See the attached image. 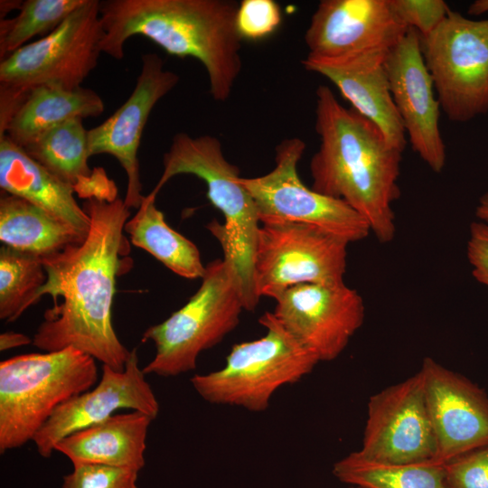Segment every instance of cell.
Returning a JSON list of instances; mask_svg holds the SVG:
<instances>
[{
  "mask_svg": "<svg viewBox=\"0 0 488 488\" xmlns=\"http://www.w3.org/2000/svg\"><path fill=\"white\" fill-rule=\"evenodd\" d=\"M82 208L90 227L80 244L42 258L47 280L38 297L49 295L53 306L33 337L44 352L74 347L122 371L130 356L112 324L116 278L128 244L123 235L130 211L124 200L89 198Z\"/></svg>",
  "mask_w": 488,
  "mask_h": 488,
  "instance_id": "6da1fadb",
  "label": "cell"
},
{
  "mask_svg": "<svg viewBox=\"0 0 488 488\" xmlns=\"http://www.w3.org/2000/svg\"><path fill=\"white\" fill-rule=\"evenodd\" d=\"M315 95L320 145L310 162L311 188L345 202L380 243L390 242L396 234L392 206L400 194L403 152L374 123L343 107L328 86L320 85Z\"/></svg>",
  "mask_w": 488,
  "mask_h": 488,
  "instance_id": "7a4b0ae2",
  "label": "cell"
},
{
  "mask_svg": "<svg viewBox=\"0 0 488 488\" xmlns=\"http://www.w3.org/2000/svg\"><path fill=\"white\" fill-rule=\"evenodd\" d=\"M238 7L228 0L100 1L101 51L121 60L125 42L142 35L170 55L201 61L211 97L225 101L242 68Z\"/></svg>",
  "mask_w": 488,
  "mask_h": 488,
  "instance_id": "3957f363",
  "label": "cell"
},
{
  "mask_svg": "<svg viewBox=\"0 0 488 488\" xmlns=\"http://www.w3.org/2000/svg\"><path fill=\"white\" fill-rule=\"evenodd\" d=\"M163 173L153 191L156 197L163 186L178 174H192L202 180L207 197L224 217L207 229L221 245L224 259L230 263L239 279L245 310L254 311L259 299L253 279V261L259 219L255 202L239 182V170L224 156L221 141L211 135L192 137L177 133L163 156Z\"/></svg>",
  "mask_w": 488,
  "mask_h": 488,
  "instance_id": "277c9868",
  "label": "cell"
},
{
  "mask_svg": "<svg viewBox=\"0 0 488 488\" xmlns=\"http://www.w3.org/2000/svg\"><path fill=\"white\" fill-rule=\"evenodd\" d=\"M96 360L74 348L0 362V453L33 441L54 410L92 388Z\"/></svg>",
  "mask_w": 488,
  "mask_h": 488,
  "instance_id": "5b68a950",
  "label": "cell"
},
{
  "mask_svg": "<svg viewBox=\"0 0 488 488\" xmlns=\"http://www.w3.org/2000/svg\"><path fill=\"white\" fill-rule=\"evenodd\" d=\"M196 293L164 322L148 327L142 342L155 353L145 374L174 377L196 368L197 358L233 331L245 310L241 285L233 266L215 259L205 267Z\"/></svg>",
  "mask_w": 488,
  "mask_h": 488,
  "instance_id": "8992f818",
  "label": "cell"
},
{
  "mask_svg": "<svg viewBox=\"0 0 488 488\" xmlns=\"http://www.w3.org/2000/svg\"><path fill=\"white\" fill-rule=\"evenodd\" d=\"M258 322L267 331L264 336L233 345L221 370L191 379L204 400L264 411L280 387L296 383L320 361L273 313L266 312Z\"/></svg>",
  "mask_w": 488,
  "mask_h": 488,
  "instance_id": "52a82bcc",
  "label": "cell"
},
{
  "mask_svg": "<svg viewBox=\"0 0 488 488\" xmlns=\"http://www.w3.org/2000/svg\"><path fill=\"white\" fill-rule=\"evenodd\" d=\"M100 1L85 0L55 30L0 62V86L28 94L39 86L76 89L97 67L105 33Z\"/></svg>",
  "mask_w": 488,
  "mask_h": 488,
  "instance_id": "ba28073f",
  "label": "cell"
},
{
  "mask_svg": "<svg viewBox=\"0 0 488 488\" xmlns=\"http://www.w3.org/2000/svg\"><path fill=\"white\" fill-rule=\"evenodd\" d=\"M305 149L298 137L282 140L276 147L275 167L267 174L239 182L253 198L261 224L302 223L333 235L348 244L369 236L365 219L340 199L308 188L297 164Z\"/></svg>",
  "mask_w": 488,
  "mask_h": 488,
  "instance_id": "9c48e42d",
  "label": "cell"
},
{
  "mask_svg": "<svg viewBox=\"0 0 488 488\" xmlns=\"http://www.w3.org/2000/svg\"><path fill=\"white\" fill-rule=\"evenodd\" d=\"M421 48L450 120L466 122L488 112V19L450 9L440 25L421 38Z\"/></svg>",
  "mask_w": 488,
  "mask_h": 488,
  "instance_id": "30bf717a",
  "label": "cell"
},
{
  "mask_svg": "<svg viewBox=\"0 0 488 488\" xmlns=\"http://www.w3.org/2000/svg\"><path fill=\"white\" fill-rule=\"evenodd\" d=\"M348 245L306 224H261L253 261L256 296L276 299L301 284L343 283Z\"/></svg>",
  "mask_w": 488,
  "mask_h": 488,
  "instance_id": "8fae6325",
  "label": "cell"
},
{
  "mask_svg": "<svg viewBox=\"0 0 488 488\" xmlns=\"http://www.w3.org/2000/svg\"><path fill=\"white\" fill-rule=\"evenodd\" d=\"M360 454L388 463L436 461L420 371L370 398Z\"/></svg>",
  "mask_w": 488,
  "mask_h": 488,
  "instance_id": "7c38bea8",
  "label": "cell"
},
{
  "mask_svg": "<svg viewBox=\"0 0 488 488\" xmlns=\"http://www.w3.org/2000/svg\"><path fill=\"white\" fill-rule=\"evenodd\" d=\"M275 300L276 318L320 361L336 359L364 321L361 296L344 282L294 286Z\"/></svg>",
  "mask_w": 488,
  "mask_h": 488,
  "instance_id": "4fadbf2b",
  "label": "cell"
},
{
  "mask_svg": "<svg viewBox=\"0 0 488 488\" xmlns=\"http://www.w3.org/2000/svg\"><path fill=\"white\" fill-rule=\"evenodd\" d=\"M385 67L393 102L413 150L433 172L440 173L446 159L439 128L441 107L415 29L408 28L391 48Z\"/></svg>",
  "mask_w": 488,
  "mask_h": 488,
  "instance_id": "5bb4252c",
  "label": "cell"
},
{
  "mask_svg": "<svg viewBox=\"0 0 488 488\" xmlns=\"http://www.w3.org/2000/svg\"><path fill=\"white\" fill-rule=\"evenodd\" d=\"M136 86L127 99L104 122L89 130L90 156H114L127 174L126 206L138 209L142 194L137 151L144 128L156 103L178 83L179 76L164 69L160 56L145 53Z\"/></svg>",
  "mask_w": 488,
  "mask_h": 488,
  "instance_id": "9a60e30c",
  "label": "cell"
},
{
  "mask_svg": "<svg viewBox=\"0 0 488 488\" xmlns=\"http://www.w3.org/2000/svg\"><path fill=\"white\" fill-rule=\"evenodd\" d=\"M388 0H323L305 33L307 56L340 60L389 52L407 33Z\"/></svg>",
  "mask_w": 488,
  "mask_h": 488,
  "instance_id": "2e32d148",
  "label": "cell"
},
{
  "mask_svg": "<svg viewBox=\"0 0 488 488\" xmlns=\"http://www.w3.org/2000/svg\"><path fill=\"white\" fill-rule=\"evenodd\" d=\"M145 375L138 366L136 348L124 371L103 364L98 385L59 406L36 433L33 441L40 455L50 457L61 439L108 419L121 408L137 410L155 419L159 403Z\"/></svg>",
  "mask_w": 488,
  "mask_h": 488,
  "instance_id": "e0dca14e",
  "label": "cell"
},
{
  "mask_svg": "<svg viewBox=\"0 0 488 488\" xmlns=\"http://www.w3.org/2000/svg\"><path fill=\"white\" fill-rule=\"evenodd\" d=\"M419 371L437 446L436 461L445 464L488 444L485 391L429 357L424 359Z\"/></svg>",
  "mask_w": 488,
  "mask_h": 488,
  "instance_id": "ac0fdd59",
  "label": "cell"
},
{
  "mask_svg": "<svg viewBox=\"0 0 488 488\" xmlns=\"http://www.w3.org/2000/svg\"><path fill=\"white\" fill-rule=\"evenodd\" d=\"M388 53L369 52L340 60L306 56L302 64L333 83L354 110L374 123L389 143L403 152L407 135L389 89L385 67Z\"/></svg>",
  "mask_w": 488,
  "mask_h": 488,
  "instance_id": "d6986e66",
  "label": "cell"
},
{
  "mask_svg": "<svg viewBox=\"0 0 488 488\" xmlns=\"http://www.w3.org/2000/svg\"><path fill=\"white\" fill-rule=\"evenodd\" d=\"M0 187L24 199L86 237L90 220L77 202L74 188L63 182L6 136L0 138Z\"/></svg>",
  "mask_w": 488,
  "mask_h": 488,
  "instance_id": "ffe728a7",
  "label": "cell"
},
{
  "mask_svg": "<svg viewBox=\"0 0 488 488\" xmlns=\"http://www.w3.org/2000/svg\"><path fill=\"white\" fill-rule=\"evenodd\" d=\"M154 420L132 410L76 431L54 446L72 464L90 463L140 471L145 465L148 427Z\"/></svg>",
  "mask_w": 488,
  "mask_h": 488,
  "instance_id": "44dd1931",
  "label": "cell"
},
{
  "mask_svg": "<svg viewBox=\"0 0 488 488\" xmlns=\"http://www.w3.org/2000/svg\"><path fill=\"white\" fill-rule=\"evenodd\" d=\"M104 108L101 97L91 89L80 87L69 90L39 86L28 93L9 121L3 136H6L14 144L23 147L46 131L68 120L98 117L103 113Z\"/></svg>",
  "mask_w": 488,
  "mask_h": 488,
  "instance_id": "7402d4cb",
  "label": "cell"
},
{
  "mask_svg": "<svg viewBox=\"0 0 488 488\" xmlns=\"http://www.w3.org/2000/svg\"><path fill=\"white\" fill-rule=\"evenodd\" d=\"M85 238L30 202L2 193L0 240L4 246L42 259L80 244Z\"/></svg>",
  "mask_w": 488,
  "mask_h": 488,
  "instance_id": "603a6c76",
  "label": "cell"
},
{
  "mask_svg": "<svg viewBox=\"0 0 488 488\" xmlns=\"http://www.w3.org/2000/svg\"><path fill=\"white\" fill-rule=\"evenodd\" d=\"M37 163L71 185L85 200L92 197L101 168L91 170L89 130L83 118L68 120L22 147Z\"/></svg>",
  "mask_w": 488,
  "mask_h": 488,
  "instance_id": "cb8c5ba5",
  "label": "cell"
},
{
  "mask_svg": "<svg viewBox=\"0 0 488 488\" xmlns=\"http://www.w3.org/2000/svg\"><path fill=\"white\" fill-rule=\"evenodd\" d=\"M155 198L145 196L136 213L124 228L131 243L159 260L174 274L187 278H202L205 266L196 245L171 228L164 214L155 206Z\"/></svg>",
  "mask_w": 488,
  "mask_h": 488,
  "instance_id": "d4e9b609",
  "label": "cell"
},
{
  "mask_svg": "<svg viewBox=\"0 0 488 488\" xmlns=\"http://www.w3.org/2000/svg\"><path fill=\"white\" fill-rule=\"evenodd\" d=\"M333 474L343 483L364 488H449L444 463L380 462L359 451L336 462Z\"/></svg>",
  "mask_w": 488,
  "mask_h": 488,
  "instance_id": "484cf974",
  "label": "cell"
},
{
  "mask_svg": "<svg viewBox=\"0 0 488 488\" xmlns=\"http://www.w3.org/2000/svg\"><path fill=\"white\" fill-rule=\"evenodd\" d=\"M42 259L6 246L0 249V318L16 321L37 304L38 294L46 283Z\"/></svg>",
  "mask_w": 488,
  "mask_h": 488,
  "instance_id": "4316f807",
  "label": "cell"
},
{
  "mask_svg": "<svg viewBox=\"0 0 488 488\" xmlns=\"http://www.w3.org/2000/svg\"><path fill=\"white\" fill-rule=\"evenodd\" d=\"M85 0H26L19 14L0 21L1 60L27 44L36 35L45 36L55 30Z\"/></svg>",
  "mask_w": 488,
  "mask_h": 488,
  "instance_id": "83f0119b",
  "label": "cell"
},
{
  "mask_svg": "<svg viewBox=\"0 0 488 488\" xmlns=\"http://www.w3.org/2000/svg\"><path fill=\"white\" fill-rule=\"evenodd\" d=\"M137 471L100 464L79 463L63 477L62 488H137Z\"/></svg>",
  "mask_w": 488,
  "mask_h": 488,
  "instance_id": "f1b7e54d",
  "label": "cell"
},
{
  "mask_svg": "<svg viewBox=\"0 0 488 488\" xmlns=\"http://www.w3.org/2000/svg\"><path fill=\"white\" fill-rule=\"evenodd\" d=\"M395 17L421 38L434 32L445 20L450 7L443 0H388Z\"/></svg>",
  "mask_w": 488,
  "mask_h": 488,
  "instance_id": "f546056e",
  "label": "cell"
},
{
  "mask_svg": "<svg viewBox=\"0 0 488 488\" xmlns=\"http://www.w3.org/2000/svg\"><path fill=\"white\" fill-rule=\"evenodd\" d=\"M281 19L280 7L274 0H243L239 4L236 24L242 39L258 40L271 34Z\"/></svg>",
  "mask_w": 488,
  "mask_h": 488,
  "instance_id": "4dcf8cb0",
  "label": "cell"
},
{
  "mask_svg": "<svg viewBox=\"0 0 488 488\" xmlns=\"http://www.w3.org/2000/svg\"><path fill=\"white\" fill-rule=\"evenodd\" d=\"M449 488H488V444L445 463Z\"/></svg>",
  "mask_w": 488,
  "mask_h": 488,
  "instance_id": "1f68e13d",
  "label": "cell"
},
{
  "mask_svg": "<svg viewBox=\"0 0 488 488\" xmlns=\"http://www.w3.org/2000/svg\"><path fill=\"white\" fill-rule=\"evenodd\" d=\"M466 254L474 277L488 287V223H471Z\"/></svg>",
  "mask_w": 488,
  "mask_h": 488,
  "instance_id": "d6a6232c",
  "label": "cell"
},
{
  "mask_svg": "<svg viewBox=\"0 0 488 488\" xmlns=\"http://www.w3.org/2000/svg\"><path fill=\"white\" fill-rule=\"evenodd\" d=\"M30 343H33V339L21 333L8 331L0 334L1 352L28 345Z\"/></svg>",
  "mask_w": 488,
  "mask_h": 488,
  "instance_id": "836d02e7",
  "label": "cell"
},
{
  "mask_svg": "<svg viewBox=\"0 0 488 488\" xmlns=\"http://www.w3.org/2000/svg\"><path fill=\"white\" fill-rule=\"evenodd\" d=\"M475 215L481 221L488 223V192L480 197Z\"/></svg>",
  "mask_w": 488,
  "mask_h": 488,
  "instance_id": "e575fe53",
  "label": "cell"
},
{
  "mask_svg": "<svg viewBox=\"0 0 488 488\" xmlns=\"http://www.w3.org/2000/svg\"><path fill=\"white\" fill-rule=\"evenodd\" d=\"M488 12V0H475L468 7V14L481 15Z\"/></svg>",
  "mask_w": 488,
  "mask_h": 488,
  "instance_id": "d590c367",
  "label": "cell"
},
{
  "mask_svg": "<svg viewBox=\"0 0 488 488\" xmlns=\"http://www.w3.org/2000/svg\"><path fill=\"white\" fill-rule=\"evenodd\" d=\"M23 1L13 0H1L0 2V17L4 19L5 16L13 9H20Z\"/></svg>",
  "mask_w": 488,
  "mask_h": 488,
  "instance_id": "8d00e7d4",
  "label": "cell"
},
{
  "mask_svg": "<svg viewBox=\"0 0 488 488\" xmlns=\"http://www.w3.org/2000/svg\"><path fill=\"white\" fill-rule=\"evenodd\" d=\"M352 488H364V487H361V486H355V487H352Z\"/></svg>",
  "mask_w": 488,
  "mask_h": 488,
  "instance_id": "74e56055",
  "label": "cell"
}]
</instances>
